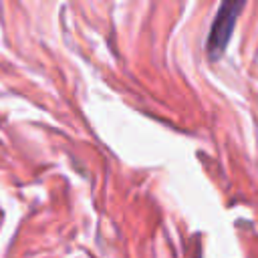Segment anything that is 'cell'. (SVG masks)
I'll return each instance as SVG.
<instances>
[{"instance_id":"cell-1","label":"cell","mask_w":258,"mask_h":258,"mask_svg":"<svg viewBox=\"0 0 258 258\" xmlns=\"http://www.w3.org/2000/svg\"><path fill=\"white\" fill-rule=\"evenodd\" d=\"M242 8H244V2H224L218 8V14L210 26V34H208V42H206L208 54L212 58L222 56V52L226 50V44L232 36L236 18Z\"/></svg>"}]
</instances>
